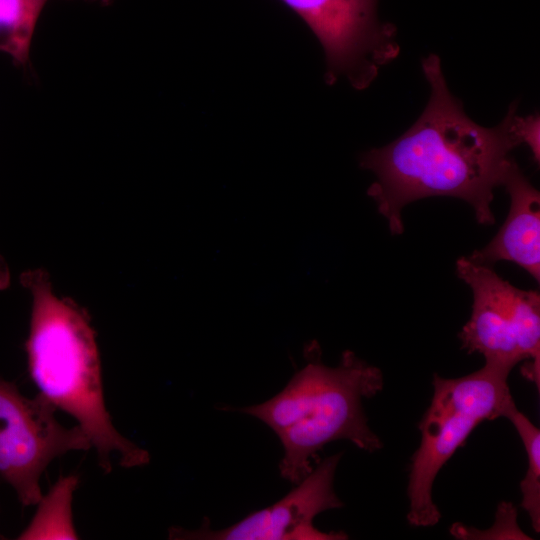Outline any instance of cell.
<instances>
[{
    "label": "cell",
    "instance_id": "8992f818",
    "mask_svg": "<svg viewBox=\"0 0 540 540\" xmlns=\"http://www.w3.org/2000/svg\"><path fill=\"white\" fill-rule=\"evenodd\" d=\"M308 25L323 47L325 81L346 77L364 90L400 52L396 27L381 21L379 0H281Z\"/></svg>",
    "mask_w": 540,
    "mask_h": 540
},
{
    "label": "cell",
    "instance_id": "5bb4252c",
    "mask_svg": "<svg viewBox=\"0 0 540 540\" xmlns=\"http://www.w3.org/2000/svg\"><path fill=\"white\" fill-rule=\"evenodd\" d=\"M10 284V272L5 260L0 255V290L6 289Z\"/></svg>",
    "mask_w": 540,
    "mask_h": 540
},
{
    "label": "cell",
    "instance_id": "277c9868",
    "mask_svg": "<svg viewBox=\"0 0 540 540\" xmlns=\"http://www.w3.org/2000/svg\"><path fill=\"white\" fill-rule=\"evenodd\" d=\"M510 372L485 363L481 369L457 378L434 374L431 403L418 426L421 442L409 467L410 525L430 527L441 519L433 500L435 478L477 425L504 416L514 401L507 384Z\"/></svg>",
    "mask_w": 540,
    "mask_h": 540
},
{
    "label": "cell",
    "instance_id": "6da1fadb",
    "mask_svg": "<svg viewBox=\"0 0 540 540\" xmlns=\"http://www.w3.org/2000/svg\"><path fill=\"white\" fill-rule=\"evenodd\" d=\"M421 65L429 100L401 136L361 155L360 166L376 176L367 194L393 235L404 230L402 210L407 204L433 196L464 200L478 223L492 225L494 189L503 184L514 161L511 151L521 145L515 129L517 102L497 126L483 127L450 92L438 55L429 54Z\"/></svg>",
    "mask_w": 540,
    "mask_h": 540
},
{
    "label": "cell",
    "instance_id": "7a4b0ae2",
    "mask_svg": "<svg viewBox=\"0 0 540 540\" xmlns=\"http://www.w3.org/2000/svg\"><path fill=\"white\" fill-rule=\"evenodd\" d=\"M20 282L32 297L25 352L38 394L77 421L104 472L112 470L113 454L125 468L147 465L149 452L122 436L106 409L96 333L87 311L57 296L43 269L23 272Z\"/></svg>",
    "mask_w": 540,
    "mask_h": 540
},
{
    "label": "cell",
    "instance_id": "5b68a950",
    "mask_svg": "<svg viewBox=\"0 0 540 540\" xmlns=\"http://www.w3.org/2000/svg\"><path fill=\"white\" fill-rule=\"evenodd\" d=\"M456 273L473 295L470 319L459 333L462 348L509 371L524 361L523 376L539 388V292L519 289L492 267L464 256L456 261Z\"/></svg>",
    "mask_w": 540,
    "mask_h": 540
},
{
    "label": "cell",
    "instance_id": "3957f363",
    "mask_svg": "<svg viewBox=\"0 0 540 540\" xmlns=\"http://www.w3.org/2000/svg\"><path fill=\"white\" fill-rule=\"evenodd\" d=\"M305 357V365L272 398L232 409L275 433L283 447L280 475L293 484L311 472L317 453L330 442L348 440L366 452L383 446L363 408V399L383 389L381 370L352 351L343 352L337 366H327L318 344L309 345Z\"/></svg>",
    "mask_w": 540,
    "mask_h": 540
},
{
    "label": "cell",
    "instance_id": "7c38bea8",
    "mask_svg": "<svg viewBox=\"0 0 540 540\" xmlns=\"http://www.w3.org/2000/svg\"><path fill=\"white\" fill-rule=\"evenodd\" d=\"M515 427L527 455V470L520 482L521 506L530 517L535 532L540 531V430L513 401L504 416Z\"/></svg>",
    "mask_w": 540,
    "mask_h": 540
},
{
    "label": "cell",
    "instance_id": "9c48e42d",
    "mask_svg": "<svg viewBox=\"0 0 540 540\" xmlns=\"http://www.w3.org/2000/svg\"><path fill=\"white\" fill-rule=\"evenodd\" d=\"M502 185L510 196L508 216L496 236L468 258L490 267L501 260L514 262L539 282L540 193L515 161Z\"/></svg>",
    "mask_w": 540,
    "mask_h": 540
},
{
    "label": "cell",
    "instance_id": "4fadbf2b",
    "mask_svg": "<svg viewBox=\"0 0 540 540\" xmlns=\"http://www.w3.org/2000/svg\"><path fill=\"white\" fill-rule=\"evenodd\" d=\"M515 129L521 144H526L532 154L533 161L539 164L540 160V116L534 114L515 117Z\"/></svg>",
    "mask_w": 540,
    "mask_h": 540
},
{
    "label": "cell",
    "instance_id": "ba28073f",
    "mask_svg": "<svg viewBox=\"0 0 540 540\" xmlns=\"http://www.w3.org/2000/svg\"><path fill=\"white\" fill-rule=\"evenodd\" d=\"M342 453L319 461L285 496L252 511L236 523L213 529L208 518L197 529H169L171 539L196 540H341L343 531L323 532L313 521L317 515L344 504L334 490V477Z\"/></svg>",
    "mask_w": 540,
    "mask_h": 540
},
{
    "label": "cell",
    "instance_id": "9a60e30c",
    "mask_svg": "<svg viewBox=\"0 0 540 540\" xmlns=\"http://www.w3.org/2000/svg\"><path fill=\"white\" fill-rule=\"evenodd\" d=\"M86 1L100 4V5H109L110 3H112L113 0H86Z\"/></svg>",
    "mask_w": 540,
    "mask_h": 540
},
{
    "label": "cell",
    "instance_id": "52a82bcc",
    "mask_svg": "<svg viewBox=\"0 0 540 540\" xmlns=\"http://www.w3.org/2000/svg\"><path fill=\"white\" fill-rule=\"evenodd\" d=\"M55 412L39 394L28 398L0 379V478L23 506L38 504L41 476L55 458L92 448L80 426H63Z\"/></svg>",
    "mask_w": 540,
    "mask_h": 540
},
{
    "label": "cell",
    "instance_id": "30bf717a",
    "mask_svg": "<svg viewBox=\"0 0 540 540\" xmlns=\"http://www.w3.org/2000/svg\"><path fill=\"white\" fill-rule=\"evenodd\" d=\"M77 484V476L60 478L46 495H42L32 521L17 539H78L71 512Z\"/></svg>",
    "mask_w": 540,
    "mask_h": 540
},
{
    "label": "cell",
    "instance_id": "8fae6325",
    "mask_svg": "<svg viewBox=\"0 0 540 540\" xmlns=\"http://www.w3.org/2000/svg\"><path fill=\"white\" fill-rule=\"evenodd\" d=\"M49 0H0V52L26 67L39 16Z\"/></svg>",
    "mask_w": 540,
    "mask_h": 540
}]
</instances>
